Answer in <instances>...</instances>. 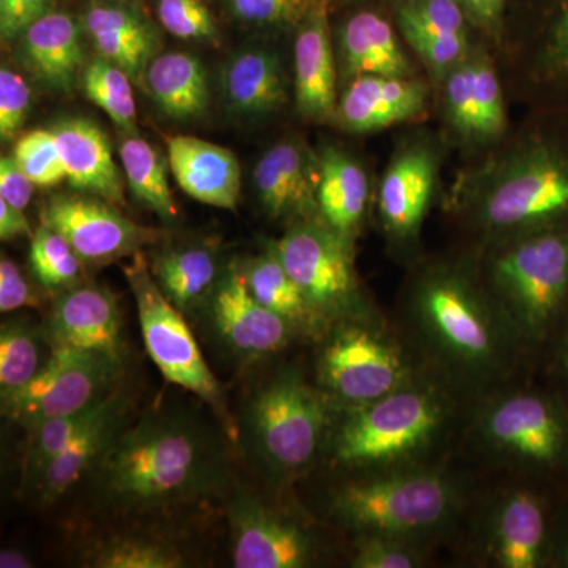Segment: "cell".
Wrapping results in <instances>:
<instances>
[{"label": "cell", "instance_id": "1", "mask_svg": "<svg viewBox=\"0 0 568 568\" xmlns=\"http://www.w3.org/2000/svg\"><path fill=\"white\" fill-rule=\"evenodd\" d=\"M223 481L222 448L203 425L179 414H149L119 433L100 459L108 503L132 514L200 503Z\"/></svg>", "mask_w": 568, "mask_h": 568}, {"label": "cell", "instance_id": "2", "mask_svg": "<svg viewBox=\"0 0 568 568\" xmlns=\"http://www.w3.org/2000/svg\"><path fill=\"white\" fill-rule=\"evenodd\" d=\"M409 321L437 364L467 381L499 375L517 332L506 315L497 316L477 291L450 275L422 284Z\"/></svg>", "mask_w": 568, "mask_h": 568}, {"label": "cell", "instance_id": "3", "mask_svg": "<svg viewBox=\"0 0 568 568\" xmlns=\"http://www.w3.org/2000/svg\"><path fill=\"white\" fill-rule=\"evenodd\" d=\"M458 506L454 481L435 470H395L353 481L334 500L336 517L362 536L410 538L432 532Z\"/></svg>", "mask_w": 568, "mask_h": 568}, {"label": "cell", "instance_id": "4", "mask_svg": "<svg viewBox=\"0 0 568 568\" xmlns=\"http://www.w3.org/2000/svg\"><path fill=\"white\" fill-rule=\"evenodd\" d=\"M335 436V458L351 467H388L428 447L446 418L432 388L409 386L351 407Z\"/></svg>", "mask_w": 568, "mask_h": 568}, {"label": "cell", "instance_id": "5", "mask_svg": "<svg viewBox=\"0 0 568 568\" xmlns=\"http://www.w3.org/2000/svg\"><path fill=\"white\" fill-rule=\"evenodd\" d=\"M123 271L136 301L142 342L149 357L168 383L185 388L211 406L233 436L235 428L227 414L222 386L209 368L183 313L160 290L141 252L134 254L132 263Z\"/></svg>", "mask_w": 568, "mask_h": 568}, {"label": "cell", "instance_id": "6", "mask_svg": "<svg viewBox=\"0 0 568 568\" xmlns=\"http://www.w3.org/2000/svg\"><path fill=\"white\" fill-rule=\"evenodd\" d=\"M504 315L517 334L538 338L568 298V231H545L508 246L493 264Z\"/></svg>", "mask_w": 568, "mask_h": 568}, {"label": "cell", "instance_id": "7", "mask_svg": "<svg viewBox=\"0 0 568 568\" xmlns=\"http://www.w3.org/2000/svg\"><path fill=\"white\" fill-rule=\"evenodd\" d=\"M327 424L324 396L297 372L280 373L254 396L250 425L272 470L293 474L315 458Z\"/></svg>", "mask_w": 568, "mask_h": 568}, {"label": "cell", "instance_id": "8", "mask_svg": "<svg viewBox=\"0 0 568 568\" xmlns=\"http://www.w3.org/2000/svg\"><path fill=\"white\" fill-rule=\"evenodd\" d=\"M122 358L97 351L54 347L47 364L18 394L2 399L3 414L28 429L80 413L110 395Z\"/></svg>", "mask_w": 568, "mask_h": 568}, {"label": "cell", "instance_id": "9", "mask_svg": "<svg viewBox=\"0 0 568 568\" xmlns=\"http://www.w3.org/2000/svg\"><path fill=\"white\" fill-rule=\"evenodd\" d=\"M272 250L321 320L353 313L358 294L347 239L323 220H301Z\"/></svg>", "mask_w": 568, "mask_h": 568}, {"label": "cell", "instance_id": "10", "mask_svg": "<svg viewBox=\"0 0 568 568\" xmlns=\"http://www.w3.org/2000/svg\"><path fill=\"white\" fill-rule=\"evenodd\" d=\"M320 381L349 407L368 405L409 386V366L387 335L366 325L336 331L320 355Z\"/></svg>", "mask_w": 568, "mask_h": 568}, {"label": "cell", "instance_id": "11", "mask_svg": "<svg viewBox=\"0 0 568 568\" xmlns=\"http://www.w3.org/2000/svg\"><path fill=\"white\" fill-rule=\"evenodd\" d=\"M485 446L517 465L552 469L568 462V416L547 395L517 392L485 407L478 420Z\"/></svg>", "mask_w": 568, "mask_h": 568}, {"label": "cell", "instance_id": "12", "mask_svg": "<svg viewBox=\"0 0 568 568\" xmlns=\"http://www.w3.org/2000/svg\"><path fill=\"white\" fill-rule=\"evenodd\" d=\"M568 211V164L549 153L515 163L489 190L481 215L497 231L525 230Z\"/></svg>", "mask_w": 568, "mask_h": 568}, {"label": "cell", "instance_id": "13", "mask_svg": "<svg viewBox=\"0 0 568 568\" xmlns=\"http://www.w3.org/2000/svg\"><path fill=\"white\" fill-rule=\"evenodd\" d=\"M41 219L70 242L82 263L106 264L134 256L159 239L155 230L132 222L95 194H55Z\"/></svg>", "mask_w": 568, "mask_h": 568}, {"label": "cell", "instance_id": "14", "mask_svg": "<svg viewBox=\"0 0 568 568\" xmlns=\"http://www.w3.org/2000/svg\"><path fill=\"white\" fill-rule=\"evenodd\" d=\"M230 523L237 568H302L316 559L315 538L252 497L234 500Z\"/></svg>", "mask_w": 568, "mask_h": 568}, {"label": "cell", "instance_id": "15", "mask_svg": "<svg viewBox=\"0 0 568 568\" xmlns=\"http://www.w3.org/2000/svg\"><path fill=\"white\" fill-rule=\"evenodd\" d=\"M211 313L220 336L244 357L278 353L295 332L290 321L254 297L239 264H231L213 287Z\"/></svg>", "mask_w": 568, "mask_h": 568}, {"label": "cell", "instance_id": "16", "mask_svg": "<svg viewBox=\"0 0 568 568\" xmlns=\"http://www.w3.org/2000/svg\"><path fill=\"white\" fill-rule=\"evenodd\" d=\"M43 335L51 349L97 351L122 358V321L115 295L97 284H74L52 305Z\"/></svg>", "mask_w": 568, "mask_h": 568}, {"label": "cell", "instance_id": "17", "mask_svg": "<svg viewBox=\"0 0 568 568\" xmlns=\"http://www.w3.org/2000/svg\"><path fill=\"white\" fill-rule=\"evenodd\" d=\"M320 162L297 141L268 149L253 171V183L271 219H313L317 211Z\"/></svg>", "mask_w": 568, "mask_h": 568}, {"label": "cell", "instance_id": "18", "mask_svg": "<svg viewBox=\"0 0 568 568\" xmlns=\"http://www.w3.org/2000/svg\"><path fill=\"white\" fill-rule=\"evenodd\" d=\"M17 61L44 88L73 91L85 67L80 24L65 11L51 10L18 39Z\"/></svg>", "mask_w": 568, "mask_h": 568}, {"label": "cell", "instance_id": "19", "mask_svg": "<svg viewBox=\"0 0 568 568\" xmlns=\"http://www.w3.org/2000/svg\"><path fill=\"white\" fill-rule=\"evenodd\" d=\"M295 102L297 110L324 122L336 112V69L332 50L327 0H315L298 26L294 44Z\"/></svg>", "mask_w": 568, "mask_h": 568}, {"label": "cell", "instance_id": "20", "mask_svg": "<svg viewBox=\"0 0 568 568\" xmlns=\"http://www.w3.org/2000/svg\"><path fill=\"white\" fill-rule=\"evenodd\" d=\"M168 160L179 186L200 203L234 211L241 196L242 174L230 149L194 136L168 140Z\"/></svg>", "mask_w": 568, "mask_h": 568}, {"label": "cell", "instance_id": "21", "mask_svg": "<svg viewBox=\"0 0 568 568\" xmlns=\"http://www.w3.org/2000/svg\"><path fill=\"white\" fill-rule=\"evenodd\" d=\"M84 31L100 58L121 67L133 82L142 84L160 48L151 20L123 3H93L84 14Z\"/></svg>", "mask_w": 568, "mask_h": 568}, {"label": "cell", "instance_id": "22", "mask_svg": "<svg viewBox=\"0 0 568 568\" xmlns=\"http://www.w3.org/2000/svg\"><path fill=\"white\" fill-rule=\"evenodd\" d=\"M51 130L58 140L70 185L80 192L103 197L111 204H123L125 193L121 170L103 130L82 118L65 119Z\"/></svg>", "mask_w": 568, "mask_h": 568}, {"label": "cell", "instance_id": "23", "mask_svg": "<svg viewBox=\"0 0 568 568\" xmlns=\"http://www.w3.org/2000/svg\"><path fill=\"white\" fill-rule=\"evenodd\" d=\"M544 504L526 489L500 497L489 521L488 552L497 567L537 568L547 555Z\"/></svg>", "mask_w": 568, "mask_h": 568}, {"label": "cell", "instance_id": "24", "mask_svg": "<svg viewBox=\"0 0 568 568\" xmlns=\"http://www.w3.org/2000/svg\"><path fill=\"white\" fill-rule=\"evenodd\" d=\"M425 95L420 82L364 74L343 93L338 118L351 132H377L416 118L424 110Z\"/></svg>", "mask_w": 568, "mask_h": 568}, {"label": "cell", "instance_id": "25", "mask_svg": "<svg viewBox=\"0 0 568 568\" xmlns=\"http://www.w3.org/2000/svg\"><path fill=\"white\" fill-rule=\"evenodd\" d=\"M435 189V162L425 149L403 152L390 164L379 190V212L388 234L410 239L418 233Z\"/></svg>", "mask_w": 568, "mask_h": 568}, {"label": "cell", "instance_id": "26", "mask_svg": "<svg viewBox=\"0 0 568 568\" xmlns=\"http://www.w3.org/2000/svg\"><path fill=\"white\" fill-rule=\"evenodd\" d=\"M227 110L242 118H263L283 106L286 78L275 52L263 48L239 51L223 70Z\"/></svg>", "mask_w": 568, "mask_h": 568}, {"label": "cell", "instance_id": "27", "mask_svg": "<svg viewBox=\"0 0 568 568\" xmlns=\"http://www.w3.org/2000/svg\"><path fill=\"white\" fill-rule=\"evenodd\" d=\"M125 409L122 396L114 394L111 405L102 416L82 429L58 457L44 466L36 480L40 499L44 504L61 499L95 465V462L102 459L114 437L121 433Z\"/></svg>", "mask_w": 568, "mask_h": 568}, {"label": "cell", "instance_id": "28", "mask_svg": "<svg viewBox=\"0 0 568 568\" xmlns=\"http://www.w3.org/2000/svg\"><path fill=\"white\" fill-rule=\"evenodd\" d=\"M142 84L163 114L174 121H193L211 103L203 62L190 52L171 51L156 55Z\"/></svg>", "mask_w": 568, "mask_h": 568}, {"label": "cell", "instance_id": "29", "mask_svg": "<svg viewBox=\"0 0 568 568\" xmlns=\"http://www.w3.org/2000/svg\"><path fill=\"white\" fill-rule=\"evenodd\" d=\"M316 197L323 222L349 241L368 204V179L364 168L346 153L327 149L320 159Z\"/></svg>", "mask_w": 568, "mask_h": 568}, {"label": "cell", "instance_id": "30", "mask_svg": "<svg viewBox=\"0 0 568 568\" xmlns=\"http://www.w3.org/2000/svg\"><path fill=\"white\" fill-rule=\"evenodd\" d=\"M343 70L346 77L364 74L406 78L409 62L399 48L392 26L373 11H362L342 32Z\"/></svg>", "mask_w": 568, "mask_h": 568}, {"label": "cell", "instance_id": "31", "mask_svg": "<svg viewBox=\"0 0 568 568\" xmlns=\"http://www.w3.org/2000/svg\"><path fill=\"white\" fill-rule=\"evenodd\" d=\"M151 272L168 301L182 313L211 297L220 280L215 253L203 245L168 250L153 260Z\"/></svg>", "mask_w": 568, "mask_h": 568}, {"label": "cell", "instance_id": "32", "mask_svg": "<svg viewBox=\"0 0 568 568\" xmlns=\"http://www.w3.org/2000/svg\"><path fill=\"white\" fill-rule=\"evenodd\" d=\"M121 162L130 192L163 222L178 220L179 209L168 179V162L159 149L138 134H129L121 145Z\"/></svg>", "mask_w": 568, "mask_h": 568}, {"label": "cell", "instance_id": "33", "mask_svg": "<svg viewBox=\"0 0 568 568\" xmlns=\"http://www.w3.org/2000/svg\"><path fill=\"white\" fill-rule=\"evenodd\" d=\"M242 268L254 297L290 321L295 328H315L323 323L293 276L287 274L274 250H268L263 256L253 257Z\"/></svg>", "mask_w": 568, "mask_h": 568}, {"label": "cell", "instance_id": "34", "mask_svg": "<svg viewBox=\"0 0 568 568\" xmlns=\"http://www.w3.org/2000/svg\"><path fill=\"white\" fill-rule=\"evenodd\" d=\"M132 78L106 59L93 58L82 70L81 82L85 97L106 112L126 134H138V111Z\"/></svg>", "mask_w": 568, "mask_h": 568}, {"label": "cell", "instance_id": "35", "mask_svg": "<svg viewBox=\"0 0 568 568\" xmlns=\"http://www.w3.org/2000/svg\"><path fill=\"white\" fill-rule=\"evenodd\" d=\"M48 361V358H47ZM41 357V334L28 321L13 320L0 331V390L2 399L18 394L47 364Z\"/></svg>", "mask_w": 568, "mask_h": 568}, {"label": "cell", "instance_id": "36", "mask_svg": "<svg viewBox=\"0 0 568 568\" xmlns=\"http://www.w3.org/2000/svg\"><path fill=\"white\" fill-rule=\"evenodd\" d=\"M112 398L114 394L104 396L95 405L85 407L80 413L51 418L31 429L32 436L29 439L28 455H26V474L32 478V481L39 478L44 466L52 458L58 457L82 429L88 428L92 422L102 416L111 405Z\"/></svg>", "mask_w": 568, "mask_h": 568}, {"label": "cell", "instance_id": "37", "mask_svg": "<svg viewBox=\"0 0 568 568\" xmlns=\"http://www.w3.org/2000/svg\"><path fill=\"white\" fill-rule=\"evenodd\" d=\"M29 261L33 275L50 291L69 290L81 275V257L44 219L33 234Z\"/></svg>", "mask_w": 568, "mask_h": 568}, {"label": "cell", "instance_id": "38", "mask_svg": "<svg viewBox=\"0 0 568 568\" xmlns=\"http://www.w3.org/2000/svg\"><path fill=\"white\" fill-rule=\"evenodd\" d=\"M99 568H179L185 558L173 547L141 538H115L93 551Z\"/></svg>", "mask_w": 568, "mask_h": 568}, {"label": "cell", "instance_id": "39", "mask_svg": "<svg viewBox=\"0 0 568 568\" xmlns=\"http://www.w3.org/2000/svg\"><path fill=\"white\" fill-rule=\"evenodd\" d=\"M14 160L37 186L58 185L67 179L58 140L52 130H33L18 138Z\"/></svg>", "mask_w": 568, "mask_h": 568}, {"label": "cell", "instance_id": "40", "mask_svg": "<svg viewBox=\"0 0 568 568\" xmlns=\"http://www.w3.org/2000/svg\"><path fill=\"white\" fill-rule=\"evenodd\" d=\"M159 20L168 32L183 40H215V18L205 0H159Z\"/></svg>", "mask_w": 568, "mask_h": 568}, {"label": "cell", "instance_id": "41", "mask_svg": "<svg viewBox=\"0 0 568 568\" xmlns=\"http://www.w3.org/2000/svg\"><path fill=\"white\" fill-rule=\"evenodd\" d=\"M424 564L416 540L390 536H362L353 559L357 568H414Z\"/></svg>", "mask_w": 568, "mask_h": 568}, {"label": "cell", "instance_id": "42", "mask_svg": "<svg viewBox=\"0 0 568 568\" xmlns=\"http://www.w3.org/2000/svg\"><path fill=\"white\" fill-rule=\"evenodd\" d=\"M478 111V136H496L506 125L503 91L495 70L485 59L470 61Z\"/></svg>", "mask_w": 568, "mask_h": 568}, {"label": "cell", "instance_id": "43", "mask_svg": "<svg viewBox=\"0 0 568 568\" xmlns=\"http://www.w3.org/2000/svg\"><path fill=\"white\" fill-rule=\"evenodd\" d=\"M315 0H230L235 20L253 26H301Z\"/></svg>", "mask_w": 568, "mask_h": 568}, {"label": "cell", "instance_id": "44", "mask_svg": "<svg viewBox=\"0 0 568 568\" xmlns=\"http://www.w3.org/2000/svg\"><path fill=\"white\" fill-rule=\"evenodd\" d=\"M399 28L417 54L437 71L458 65L465 55L466 36H443V33L429 32L413 22L403 20H399Z\"/></svg>", "mask_w": 568, "mask_h": 568}, {"label": "cell", "instance_id": "45", "mask_svg": "<svg viewBox=\"0 0 568 568\" xmlns=\"http://www.w3.org/2000/svg\"><path fill=\"white\" fill-rule=\"evenodd\" d=\"M398 18L429 32L466 36L465 13L457 0H410Z\"/></svg>", "mask_w": 568, "mask_h": 568}, {"label": "cell", "instance_id": "46", "mask_svg": "<svg viewBox=\"0 0 568 568\" xmlns=\"http://www.w3.org/2000/svg\"><path fill=\"white\" fill-rule=\"evenodd\" d=\"M31 88L20 73L3 65L0 70V138L14 140L28 121Z\"/></svg>", "mask_w": 568, "mask_h": 568}, {"label": "cell", "instance_id": "47", "mask_svg": "<svg viewBox=\"0 0 568 568\" xmlns=\"http://www.w3.org/2000/svg\"><path fill=\"white\" fill-rule=\"evenodd\" d=\"M446 102L452 122L459 132L478 136V111L470 62L458 63L446 84Z\"/></svg>", "mask_w": 568, "mask_h": 568}, {"label": "cell", "instance_id": "48", "mask_svg": "<svg viewBox=\"0 0 568 568\" xmlns=\"http://www.w3.org/2000/svg\"><path fill=\"white\" fill-rule=\"evenodd\" d=\"M52 0H0V37L3 43L18 41L22 33L50 13Z\"/></svg>", "mask_w": 568, "mask_h": 568}, {"label": "cell", "instance_id": "49", "mask_svg": "<svg viewBox=\"0 0 568 568\" xmlns=\"http://www.w3.org/2000/svg\"><path fill=\"white\" fill-rule=\"evenodd\" d=\"M37 306H40L39 294L22 274L20 265L3 256L0 261V312L11 313Z\"/></svg>", "mask_w": 568, "mask_h": 568}, {"label": "cell", "instance_id": "50", "mask_svg": "<svg viewBox=\"0 0 568 568\" xmlns=\"http://www.w3.org/2000/svg\"><path fill=\"white\" fill-rule=\"evenodd\" d=\"M36 183L22 171L14 156L0 159V197L13 207L26 211L33 196Z\"/></svg>", "mask_w": 568, "mask_h": 568}, {"label": "cell", "instance_id": "51", "mask_svg": "<svg viewBox=\"0 0 568 568\" xmlns=\"http://www.w3.org/2000/svg\"><path fill=\"white\" fill-rule=\"evenodd\" d=\"M31 234V224L26 219L24 211L13 207L0 197V239L13 241V239Z\"/></svg>", "mask_w": 568, "mask_h": 568}, {"label": "cell", "instance_id": "52", "mask_svg": "<svg viewBox=\"0 0 568 568\" xmlns=\"http://www.w3.org/2000/svg\"><path fill=\"white\" fill-rule=\"evenodd\" d=\"M457 2L481 24L489 26L499 18L504 0H457Z\"/></svg>", "mask_w": 568, "mask_h": 568}, {"label": "cell", "instance_id": "53", "mask_svg": "<svg viewBox=\"0 0 568 568\" xmlns=\"http://www.w3.org/2000/svg\"><path fill=\"white\" fill-rule=\"evenodd\" d=\"M0 567L2 568H31L32 560L21 549H3L0 552Z\"/></svg>", "mask_w": 568, "mask_h": 568}, {"label": "cell", "instance_id": "54", "mask_svg": "<svg viewBox=\"0 0 568 568\" xmlns=\"http://www.w3.org/2000/svg\"><path fill=\"white\" fill-rule=\"evenodd\" d=\"M556 47L564 59L568 61V9L560 21L558 33H556Z\"/></svg>", "mask_w": 568, "mask_h": 568}, {"label": "cell", "instance_id": "55", "mask_svg": "<svg viewBox=\"0 0 568 568\" xmlns=\"http://www.w3.org/2000/svg\"><path fill=\"white\" fill-rule=\"evenodd\" d=\"M562 362H564V366H566V372L568 375V336H567L566 346H564Z\"/></svg>", "mask_w": 568, "mask_h": 568}, {"label": "cell", "instance_id": "56", "mask_svg": "<svg viewBox=\"0 0 568 568\" xmlns=\"http://www.w3.org/2000/svg\"><path fill=\"white\" fill-rule=\"evenodd\" d=\"M564 562H566V566L568 567V544L566 549H564Z\"/></svg>", "mask_w": 568, "mask_h": 568}]
</instances>
